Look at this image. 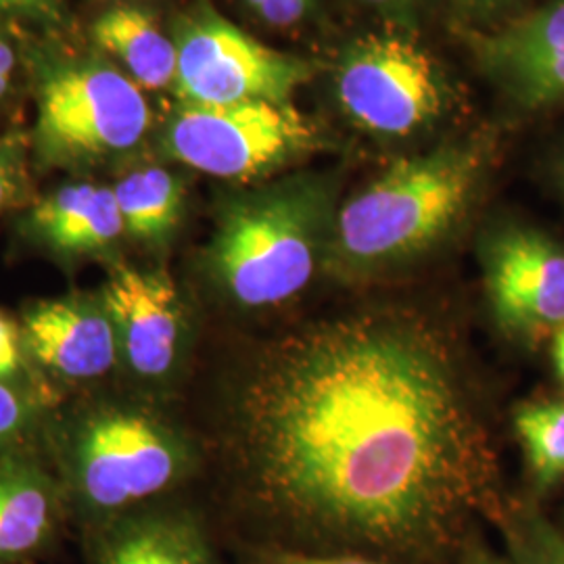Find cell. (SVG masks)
<instances>
[{"label": "cell", "instance_id": "6da1fadb", "mask_svg": "<svg viewBox=\"0 0 564 564\" xmlns=\"http://www.w3.org/2000/svg\"><path fill=\"white\" fill-rule=\"evenodd\" d=\"M235 437L256 500L326 544L423 561L502 519L498 463L454 343L408 310L307 324L251 366Z\"/></svg>", "mask_w": 564, "mask_h": 564}, {"label": "cell", "instance_id": "7a4b0ae2", "mask_svg": "<svg viewBox=\"0 0 564 564\" xmlns=\"http://www.w3.org/2000/svg\"><path fill=\"white\" fill-rule=\"evenodd\" d=\"M491 151L487 141L447 142L393 163L335 216L328 263L370 274L433 249L475 202Z\"/></svg>", "mask_w": 564, "mask_h": 564}, {"label": "cell", "instance_id": "3957f363", "mask_svg": "<svg viewBox=\"0 0 564 564\" xmlns=\"http://www.w3.org/2000/svg\"><path fill=\"white\" fill-rule=\"evenodd\" d=\"M330 191L293 178L228 203L207 247L224 293L245 307L293 300L312 282L333 237Z\"/></svg>", "mask_w": 564, "mask_h": 564}, {"label": "cell", "instance_id": "277c9868", "mask_svg": "<svg viewBox=\"0 0 564 564\" xmlns=\"http://www.w3.org/2000/svg\"><path fill=\"white\" fill-rule=\"evenodd\" d=\"M34 97V151L51 167L118 158L137 149L151 128L141 86L102 53L44 63Z\"/></svg>", "mask_w": 564, "mask_h": 564}, {"label": "cell", "instance_id": "5b68a950", "mask_svg": "<svg viewBox=\"0 0 564 564\" xmlns=\"http://www.w3.org/2000/svg\"><path fill=\"white\" fill-rule=\"evenodd\" d=\"M163 151L224 181H260L323 147L318 128L293 102L184 105L163 130Z\"/></svg>", "mask_w": 564, "mask_h": 564}, {"label": "cell", "instance_id": "8992f818", "mask_svg": "<svg viewBox=\"0 0 564 564\" xmlns=\"http://www.w3.org/2000/svg\"><path fill=\"white\" fill-rule=\"evenodd\" d=\"M172 39L178 55L174 93L184 105H291L316 76L314 61L265 46L209 7L182 15Z\"/></svg>", "mask_w": 564, "mask_h": 564}, {"label": "cell", "instance_id": "52a82bcc", "mask_svg": "<svg viewBox=\"0 0 564 564\" xmlns=\"http://www.w3.org/2000/svg\"><path fill=\"white\" fill-rule=\"evenodd\" d=\"M335 88L351 121L381 137H410L440 120L447 107L437 63L400 34L351 42L337 63Z\"/></svg>", "mask_w": 564, "mask_h": 564}, {"label": "cell", "instance_id": "ba28073f", "mask_svg": "<svg viewBox=\"0 0 564 564\" xmlns=\"http://www.w3.org/2000/svg\"><path fill=\"white\" fill-rule=\"evenodd\" d=\"M485 293L494 321L521 345L564 326V242L533 224L505 223L485 235Z\"/></svg>", "mask_w": 564, "mask_h": 564}, {"label": "cell", "instance_id": "9c48e42d", "mask_svg": "<svg viewBox=\"0 0 564 564\" xmlns=\"http://www.w3.org/2000/svg\"><path fill=\"white\" fill-rule=\"evenodd\" d=\"M182 449L151 416L111 410L90 419L78 440L76 470L84 498L118 510L163 491L181 473Z\"/></svg>", "mask_w": 564, "mask_h": 564}, {"label": "cell", "instance_id": "30bf717a", "mask_svg": "<svg viewBox=\"0 0 564 564\" xmlns=\"http://www.w3.org/2000/svg\"><path fill=\"white\" fill-rule=\"evenodd\" d=\"M479 61L523 111L564 105V0L475 39Z\"/></svg>", "mask_w": 564, "mask_h": 564}, {"label": "cell", "instance_id": "8fae6325", "mask_svg": "<svg viewBox=\"0 0 564 564\" xmlns=\"http://www.w3.org/2000/svg\"><path fill=\"white\" fill-rule=\"evenodd\" d=\"M102 300L130 368L151 379L167 375L182 339V305L172 279L118 265L105 282Z\"/></svg>", "mask_w": 564, "mask_h": 564}, {"label": "cell", "instance_id": "7c38bea8", "mask_svg": "<svg viewBox=\"0 0 564 564\" xmlns=\"http://www.w3.org/2000/svg\"><path fill=\"white\" fill-rule=\"evenodd\" d=\"M34 356L67 379H97L118 358V333L107 312L86 303L36 305L23 321Z\"/></svg>", "mask_w": 564, "mask_h": 564}, {"label": "cell", "instance_id": "4fadbf2b", "mask_svg": "<svg viewBox=\"0 0 564 564\" xmlns=\"http://www.w3.org/2000/svg\"><path fill=\"white\" fill-rule=\"evenodd\" d=\"M90 39L141 88H174L176 44L155 15L139 4H113L90 25Z\"/></svg>", "mask_w": 564, "mask_h": 564}, {"label": "cell", "instance_id": "5bb4252c", "mask_svg": "<svg viewBox=\"0 0 564 564\" xmlns=\"http://www.w3.org/2000/svg\"><path fill=\"white\" fill-rule=\"evenodd\" d=\"M30 220L61 253H97L126 232L113 188L90 182L61 186L34 207Z\"/></svg>", "mask_w": 564, "mask_h": 564}, {"label": "cell", "instance_id": "9a60e30c", "mask_svg": "<svg viewBox=\"0 0 564 564\" xmlns=\"http://www.w3.org/2000/svg\"><path fill=\"white\" fill-rule=\"evenodd\" d=\"M53 524L46 481L28 466H0V561L18 558L44 542Z\"/></svg>", "mask_w": 564, "mask_h": 564}, {"label": "cell", "instance_id": "2e32d148", "mask_svg": "<svg viewBox=\"0 0 564 564\" xmlns=\"http://www.w3.org/2000/svg\"><path fill=\"white\" fill-rule=\"evenodd\" d=\"M123 228L144 242H162L181 224L184 186L163 167H142L123 176L116 188Z\"/></svg>", "mask_w": 564, "mask_h": 564}, {"label": "cell", "instance_id": "e0dca14e", "mask_svg": "<svg viewBox=\"0 0 564 564\" xmlns=\"http://www.w3.org/2000/svg\"><path fill=\"white\" fill-rule=\"evenodd\" d=\"M102 564H214L199 529L186 519L162 517L123 529Z\"/></svg>", "mask_w": 564, "mask_h": 564}, {"label": "cell", "instance_id": "ac0fdd59", "mask_svg": "<svg viewBox=\"0 0 564 564\" xmlns=\"http://www.w3.org/2000/svg\"><path fill=\"white\" fill-rule=\"evenodd\" d=\"M514 433L538 494L564 481V400H535L517 408Z\"/></svg>", "mask_w": 564, "mask_h": 564}, {"label": "cell", "instance_id": "d6986e66", "mask_svg": "<svg viewBox=\"0 0 564 564\" xmlns=\"http://www.w3.org/2000/svg\"><path fill=\"white\" fill-rule=\"evenodd\" d=\"M510 545V564H564V533L531 506L502 514Z\"/></svg>", "mask_w": 564, "mask_h": 564}, {"label": "cell", "instance_id": "ffe728a7", "mask_svg": "<svg viewBox=\"0 0 564 564\" xmlns=\"http://www.w3.org/2000/svg\"><path fill=\"white\" fill-rule=\"evenodd\" d=\"M23 188V158L20 144L0 147V212L20 199Z\"/></svg>", "mask_w": 564, "mask_h": 564}, {"label": "cell", "instance_id": "44dd1931", "mask_svg": "<svg viewBox=\"0 0 564 564\" xmlns=\"http://www.w3.org/2000/svg\"><path fill=\"white\" fill-rule=\"evenodd\" d=\"M316 0H263L258 9V18L272 28H291L310 13Z\"/></svg>", "mask_w": 564, "mask_h": 564}, {"label": "cell", "instance_id": "7402d4cb", "mask_svg": "<svg viewBox=\"0 0 564 564\" xmlns=\"http://www.w3.org/2000/svg\"><path fill=\"white\" fill-rule=\"evenodd\" d=\"M262 564H403L389 558H366V556H323V554H307L295 550H274L268 552Z\"/></svg>", "mask_w": 564, "mask_h": 564}, {"label": "cell", "instance_id": "603a6c76", "mask_svg": "<svg viewBox=\"0 0 564 564\" xmlns=\"http://www.w3.org/2000/svg\"><path fill=\"white\" fill-rule=\"evenodd\" d=\"M28 419L25 405L20 398L0 381V444L18 435Z\"/></svg>", "mask_w": 564, "mask_h": 564}, {"label": "cell", "instance_id": "cb8c5ba5", "mask_svg": "<svg viewBox=\"0 0 564 564\" xmlns=\"http://www.w3.org/2000/svg\"><path fill=\"white\" fill-rule=\"evenodd\" d=\"M20 368L18 335L11 323L0 314V381L11 377Z\"/></svg>", "mask_w": 564, "mask_h": 564}, {"label": "cell", "instance_id": "d4e9b609", "mask_svg": "<svg viewBox=\"0 0 564 564\" xmlns=\"http://www.w3.org/2000/svg\"><path fill=\"white\" fill-rule=\"evenodd\" d=\"M0 11L28 18H57V0H0Z\"/></svg>", "mask_w": 564, "mask_h": 564}, {"label": "cell", "instance_id": "484cf974", "mask_svg": "<svg viewBox=\"0 0 564 564\" xmlns=\"http://www.w3.org/2000/svg\"><path fill=\"white\" fill-rule=\"evenodd\" d=\"M13 69H15V51H13L11 41L0 30V101L4 99V95L11 86Z\"/></svg>", "mask_w": 564, "mask_h": 564}, {"label": "cell", "instance_id": "4316f807", "mask_svg": "<svg viewBox=\"0 0 564 564\" xmlns=\"http://www.w3.org/2000/svg\"><path fill=\"white\" fill-rule=\"evenodd\" d=\"M550 356H552V366L556 372V379L564 387V326L556 330L550 339Z\"/></svg>", "mask_w": 564, "mask_h": 564}, {"label": "cell", "instance_id": "83f0119b", "mask_svg": "<svg viewBox=\"0 0 564 564\" xmlns=\"http://www.w3.org/2000/svg\"><path fill=\"white\" fill-rule=\"evenodd\" d=\"M460 564H510L508 561H500L496 556H491L489 552H485L484 547H468L464 552L463 561Z\"/></svg>", "mask_w": 564, "mask_h": 564}, {"label": "cell", "instance_id": "f1b7e54d", "mask_svg": "<svg viewBox=\"0 0 564 564\" xmlns=\"http://www.w3.org/2000/svg\"><path fill=\"white\" fill-rule=\"evenodd\" d=\"M460 4H464L466 9H473V11H481V13H489V11H496V9H502L508 2L512 0H458Z\"/></svg>", "mask_w": 564, "mask_h": 564}, {"label": "cell", "instance_id": "f546056e", "mask_svg": "<svg viewBox=\"0 0 564 564\" xmlns=\"http://www.w3.org/2000/svg\"><path fill=\"white\" fill-rule=\"evenodd\" d=\"M364 2H368V4H372V7H381V9H403V7H408L412 0H364Z\"/></svg>", "mask_w": 564, "mask_h": 564}, {"label": "cell", "instance_id": "4dcf8cb0", "mask_svg": "<svg viewBox=\"0 0 564 564\" xmlns=\"http://www.w3.org/2000/svg\"><path fill=\"white\" fill-rule=\"evenodd\" d=\"M554 178H556V184H558V188L563 191L564 195V149L554 162Z\"/></svg>", "mask_w": 564, "mask_h": 564}, {"label": "cell", "instance_id": "1f68e13d", "mask_svg": "<svg viewBox=\"0 0 564 564\" xmlns=\"http://www.w3.org/2000/svg\"><path fill=\"white\" fill-rule=\"evenodd\" d=\"M245 2H247L251 9H258V7L262 4L263 0H245Z\"/></svg>", "mask_w": 564, "mask_h": 564}]
</instances>
